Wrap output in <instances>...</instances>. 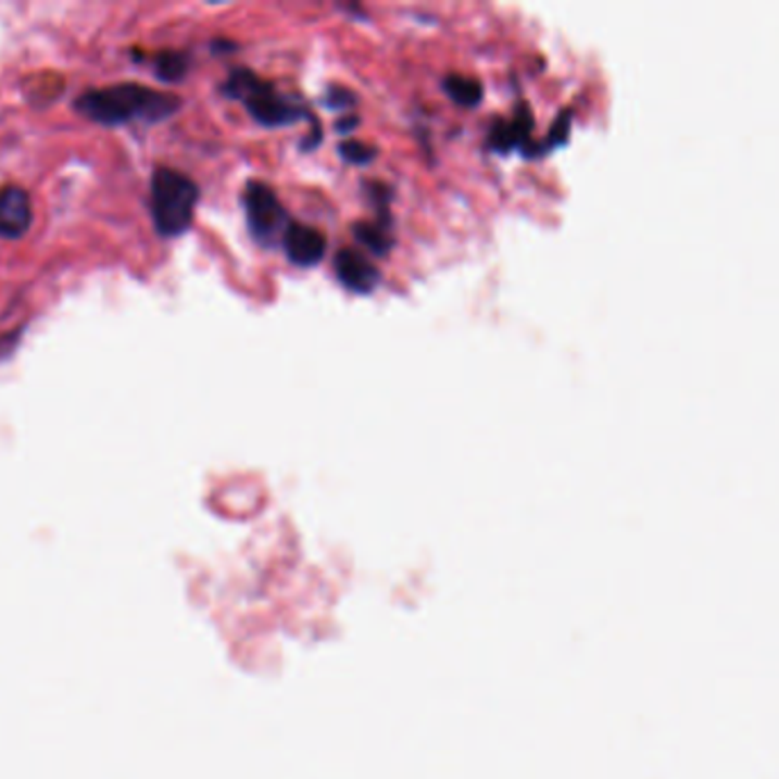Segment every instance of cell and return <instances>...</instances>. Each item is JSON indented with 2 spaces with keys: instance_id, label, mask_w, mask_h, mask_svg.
<instances>
[{
  "instance_id": "7c38bea8",
  "label": "cell",
  "mask_w": 779,
  "mask_h": 779,
  "mask_svg": "<svg viewBox=\"0 0 779 779\" xmlns=\"http://www.w3.org/2000/svg\"><path fill=\"white\" fill-rule=\"evenodd\" d=\"M571 120H574V115L569 113V110H565V113H561L558 117H555V122L551 126V133H549V145L551 147H563L569 140Z\"/></svg>"
},
{
  "instance_id": "5b68a950",
  "label": "cell",
  "mask_w": 779,
  "mask_h": 779,
  "mask_svg": "<svg viewBox=\"0 0 779 779\" xmlns=\"http://www.w3.org/2000/svg\"><path fill=\"white\" fill-rule=\"evenodd\" d=\"M334 273L337 279L352 293L368 296L375 291L377 281H380V273H377L375 265L354 250H341L334 256Z\"/></svg>"
},
{
  "instance_id": "8992f818",
  "label": "cell",
  "mask_w": 779,
  "mask_h": 779,
  "mask_svg": "<svg viewBox=\"0 0 779 779\" xmlns=\"http://www.w3.org/2000/svg\"><path fill=\"white\" fill-rule=\"evenodd\" d=\"M286 256L302 268H311L323 261L327 252L325 236L309 225H288L281 234Z\"/></svg>"
},
{
  "instance_id": "3957f363",
  "label": "cell",
  "mask_w": 779,
  "mask_h": 779,
  "mask_svg": "<svg viewBox=\"0 0 779 779\" xmlns=\"http://www.w3.org/2000/svg\"><path fill=\"white\" fill-rule=\"evenodd\" d=\"M227 95L248 105L252 117L263 126H284L304 117L300 108H293L281 99L273 90V85L263 83L252 72H236L227 83Z\"/></svg>"
},
{
  "instance_id": "9a60e30c",
  "label": "cell",
  "mask_w": 779,
  "mask_h": 779,
  "mask_svg": "<svg viewBox=\"0 0 779 779\" xmlns=\"http://www.w3.org/2000/svg\"><path fill=\"white\" fill-rule=\"evenodd\" d=\"M357 124H360V117H357V115H350V117L337 122V130H339V133H350Z\"/></svg>"
},
{
  "instance_id": "7a4b0ae2",
  "label": "cell",
  "mask_w": 779,
  "mask_h": 779,
  "mask_svg": "<svg viewBox=\"0 0 779 779\" xmlns=\"http://www.w3.org/2000/svg\"><path fill=\"white\" fill-rule=\"evenodd\" d=\"M197 186L174 169H159L151 181V213L163 236L184 234L197 206Z\"/></svg>"
},
{
  "instance_id": "8fae6325",
  "label": "cell",
  "mask_w": 779,
  "mask_h": 779,
  "mask_svg": "<svg viewBox=\"0 0 779 779\" xmlns=\"http://www.w3.org/2000/svg\"><path fill=\"white\" fill-rule=\"evenodd\" d=\"M339 155L350 165H368L375 161L377 151L364 142H343L339 145Z\"/></svg>"
},
{
  "instance_id": "30bf717a",
  "label": "cell",
  "mask_w": 779,
  "mask_h": 779,
  "mask_svg": "<svg viewBox=\"0 0 779 779\" xmlns=\"http://www.w3.org/2000/svg\"><path fill=\"white\" fill-rule=\"evenodd\" d=\"M352 234L364 244L366 250H370L377 256H385L391 250V238H387V234L377 225L360 222V225L352 227Z\"/></svg>"
},
{
  "instance_id": "9c48e42d",
  "label": "cell",
  "mask_w": 779,
  "mask_h": 779,
  "mask_svg": "<svg viewBox=\"0 0 779 779\" xmlns=\"http://www.w3.org/2000/svg\"><path fill=\"white\" fill-rule=\"evenodd\" d=\"M441 85H443V92H447V97L462 108H476L482 103L485 90H482V83L478 78L449 74L447 78H443Z\"/></svg>"
},
{
  "instance_id": "4fadbf2b",
  "label": "cell",
  "mask_w": 779,
  "mask_h": 779,
  "mask_svg": "<svg viewBox=\"0 0 779 779\" xmlns=\"http://www.w3.org/2000/svg\"><path fill=\"white\" fill-rule=\"evenodd\" d=\"M159 74L167 80H179L186 74V62L179 55H163L159 62Z\"/></svg>"
},
{
  "instance_id": "5bb4252c",
  "label": "cell",
  "mask_w": 779,
  "mask_h": 779,
  "mask_svg": "<svg viewBox=\"0 0 779 779\" xmlns=\"http://www.w3.org/2000/svg\"><path fill=\"white\" fill-rule=\"evenodd\" d=\"M325 103L331 110H348V108H352L354 103H357V97H354L350 90H343V87H329Z\"/></svg>"
},
{
  "instance_id": "6da1fadb",
  "label": "cell",
  "mask_w": 779,
  "mask_h": 779,
  "mask_svg": "<svg viewBox=\"0 0 779 779\" xmlns=\"http://www.w3.org/2000/svg\"><path fill=\"white\" fill-rule=\"evenodd\" d=\"M76 105L83 115L101 124H124L130 120L159 122L179 108V99L147 90L142 85H115L87 92Z\"/></svg>"
},
{
  "instance_id": "277c9868",
  "label": "cell",
  "mask_w": 779,
  "mask_h": 779,
  "mask_svg": "<svg viewBox=\"0 0 779 779\" xmlns=\"http://www.w3.org/2000/svg\"><path fill=\"white\" fill-rule=\"evenodd\" d=\"M242 199L250 229L259 240H273L279 231H286L288 215L271 186L252 181L244 188Z\"/></svg>"
},
{
  "instance_id": "52a82bcc",
  "label": "cell",
  "mask_w": 779,
  "mask_h": 779,
  "mask_svg": "<svg viewBox=\"0 0 779 779\" xmlns=\"http://www.w3.org/2000/svg\"><path fill=\"white\" fill-rule=\"evenodd\" d=\"M33 222L30 197L26 190L8 186L0 190V238H21Z\"/></svg>"
},
{
  "instance_id": "ba28073f",
  "label": "cell",
  "mask_w": 779,
  "mask_h": 779,
  "mask_svg": "<svg viewBox=\"0 0 779 779\" xmlns=\"http://www.w3.org/2000/svg\"><path fill=\"white\" fill-rule=\"evenodd\" d=\"M530 133H532V113L524 103L517 108L512 120H497L489 133V147L497 153H510L515 147L526 151L530 147Z\"/></svg>"
}]
</instances>
